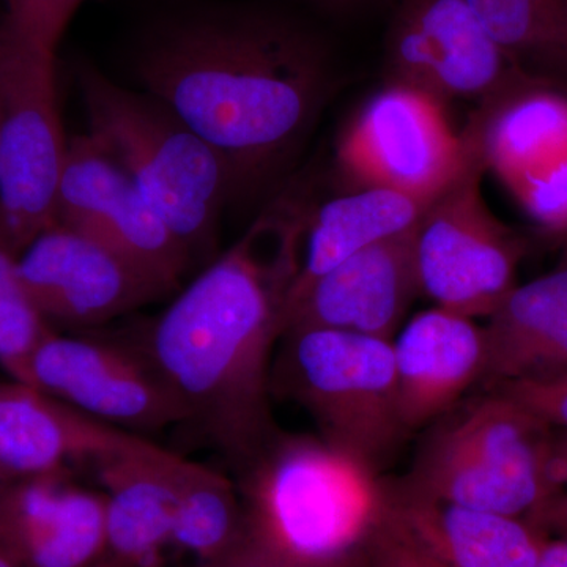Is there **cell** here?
Here are the masks:
<instances>
[{
	"label": "cell",
	"instance_id": "cell-29",
	"mask_svg": "<svg viewBox=\"0 0 567 567\" xmlns=\"http://www.w3.org/2000/svg\"><path fill=\"white\" fill-rule=\"evenodd\" d=\"M363 557L353 559V561H312L292 557V555L281 554L274 548L254 543L249 537H245L237 547L227 551L223 557L210 559V561L197 563L193 567H361Z\"/></svg>",
	"mask_w": 567,
	"mask_h": 567
},
{
	"label": "cell",
	"instance_id": "cell-20",
	"mask_svg": "<svg viewBox=\"0 0 567 567\" xmlns=\"http://www.w3.org/2000/svg\"><path fill=\"white\" fill-rule=\"evenodd\" d=\"M487 319L488 386L567 375V262L514 287Z\"/></svg>",
	"mask_w": 567,
	"mask_h": 567
},
{
	"label": "cell",
	"instance_id": "cell-14",
	"mask_svg": "<svg viewBox=\"0 0 567 567\" xmlns=\"http://www.w3.org/2000/svg\"><path fill=\"white\" fill-rule=\"evenodd\" d=\"M415 227L361 249L309 284L287 306L284 333L320 328L391 341L421 293Z\"/></svg>",
	"mask_w": 567,
	"mask_h": 567
},
{
	"label": "cell",
	"instance_id": "cell-1",
	"mask_svg": "<svg viewBox=\"0 0 567 567\" xmlns=\"http://www.w3.org/2000/svg\"><path fill=\"white\" fill-rule=\"evenodd\" d=\"M132 69L142 91L221 156L234 200L278 181L334 81L327 37L262 0H203L156 14L137 33Z\"/></svg>",
	"mask_w": 567,
	"mask_h": 567
},
{
	"label": "cell",
	"instance_id": "cell-3",
	"mask_svg": "<svg viewBox=\"0 0 567 567\" xmlns=\"http://www.w3.org/2000/svg\"><path fill=\"white\" fill-rule=\"evenodd\" d=\"M379 475L320 436L281 432L240 473L246 537L312 561L361 558L386 513Z\"/></svg>",
	"mask_w": 567,
	"mask_h": 567
},
{
	"label": "cell",
	"instance_id": "cell-19",
	"mask_svg": "<svg viewBox=\"0 0 567 567\" xmlns=\"http://www.w3.org/2000/svg\"><path fill=\"white\" fill-rule=\"evenodd\" d=\"M136 439L37 388L0 383V458L17 476L69 472L84 462L93 466Z\"/></svg>",
	"mask_w": 567,
	"mask_h": 567
},
{
	"label": "cell",
	"instance_id": "cell-33",
	"mask_svg": "<svg viewBox=\"0 0 567 567\" xmlns=\"http://www.w3.org/2000/svg\"><path fill=\"white\" fill-rule=\"evenodd\" d=\"M17 477L20 476L14 475V473L11 472L9 466L3 464L2 458H0V491H2L3 487L9 486L11 481L17 480Z\"/></svg>",
	"mask_w": 567,
	"mask_h": 567
},
{
	"label": "cell",
	"instance_id": "cell-27",
	"mask_svg": "<svg viewBox=\"0 0 567 567\" xmlns=\"http://www.w3.org/2000/svg\"><path fill=\"white\" fill-rule=\"evenodd\" d=\"M365 567H446L417 546L385 513L363 550Z\"/></svg>",
	"mask_w": 567,
	"mask_h": 567
},
{
	"label": "cell",
	"instance_id": "cell-11",
	"mask_svg": "<svg viewBox=\"0 0 567 567\" xmlns=\"http://www.w3.org/2000/svg\"><path fill=\"white\" fill-rule=\"evenodd\" d=\"M24 385L132 434L183 423L181 405L140 347L52 330L32 353Z\"/></svg>",
	"mask_w": 567,
	"mask_h": 567
},
{
	"label": "cell",
	"instance_id": "cell-25",
	"mask_svg": "<svg viewBox=\"0 0 567 567\" xmlns=\"http://www.w3.org/2000/svg\"><path fill=\"white\" fill-rule=\"evenodd\" d=\"M82 2L84 0H6L0 39L55 55Z\"/></svg>",
	"mask_w": 567,
	"mask_h": 567
},
{
	"label": "cell",
	"instance_id": "cell-24",
	"mask_svg": "<svg viewBox=\"0 0 567 567\" xmlns=\"http://www.w3.org/2000/svg\"><path fill=\"white\" fill-rule=\"evenodd\" d=\"M20 256L0 212V368L11 380L25 383L32 353L52 328L29 298Z\"/></svg>",
	"mask_w": 567,
	"mask_h": 567
},
{
	"label": "cell",
	"instance_id": "cell-4",
	"mask_svg": "<svg viewBox=\"0 0 567 567\" xmlns=\"http://www.w3.org/2000/svg\"><path fill=\"white\" fill-rule=\"evenodd\" d=\"M78 80L89 136L121 164L193 264L207 259L224 207L234 200L221 156L152 93L122 87L85 63Z\"/></svg>",
	"mask_w": 567,
	"mask_h": 567
},
{
	"label": "cell",
	"instance_id": "cell-21",
	"mask_svg": "<svg viewBox=\"0 0 567 567\" xmlns=\"http://www.w3.org/2000/svg\"><path fill=\"white\" fill-rule=\"evenodd\" d=\"M424 207L413 197L386 188L347 189L320 207L312 205L289 305L309 284L353 254L415 227Z\"/></svg>",
	"mask_w": 567,
	"mask_h": 567
},
{
	"label": "cell",
	"instance_id": "cell-17",
	"mask_svg": "<svg viewBox=\"0 0 567 567\" xmlns=\"http://www.w3.org/2000/svg\"><path fill=\"white\" fill-rule=\"evenodd\" d=\"M386 514L446 567H537L548 536L527 518L420 494L385 480Z\"/></svg>",
	"mask_w": 567,
	"mask_h": 567
},
{
	"label": "cell",
	"instance_id": "cell-23",
	"mask_svg": "<svg viewBox=\"0 0 567 567\" xmlns=\"http://www.w3.org/2000/svg\"><path fill=\"white\" fill-rule=\"evenodd\" d=\"M245 537L246 514L238 487L221 473L185 458L173 544L203 563L223 557Z\"/></svg>",
	"mask_w": 567,
	"mask_h": 567
},
{
	"label": "cell",
	"instance_id": "cell-13",
	"mask_svg": "<svg viewBox=\"0 0 567 567\" xmlns=\"http://www.w3.org/2000/svg\"><path fill=\"white\" fill-rule=\"evenodd\" d=\"M20 274L50 327H96L167 293L110 246L59 221L21 252Z\"/></svg>",
	"mask_w": 567,
	"mask_h": 567
},
{
	"label": "cell",
	"instance_id": "cell-35",
	"mask_svg": "<svg viewBox=\"0 0 567 567\" xmlns=\"http://www.w3.org/2000/svg\"><path fill=\"white\" fill-rule=\"evenodd\" d=\"M0 125H2V93H0Z\"/></svg>",
	"mask_w": 567,
	"mask_h": 567
},
{
	"label": "cell",
	"instance_id": "cell-30",
	"mask_svg": "<svg viewBox=\"0 0 567 567\" xmlns=\"http://www.w3.org/2000/svg\"><path fill=\"white\" fill-rule=\"evenodd\" d=\"M303 2L323 11V13L333 14V17H352V14L369 9L380 0H303Z\"/></svg>",
	"mask_w": 567,
	"mask_h": 567
},
{
	"label": "cell",
	"instance_id": "cell-6",
	"mask_svg": "<svg viewBox=\"0 0 567 567\" xmlns=\"http://www.w3.org/2000/svg\"><path fill=\"white\" fill-rule=\"evenodd\" d=\"M282 336L271 391L303 406L323 442L382 472L410 434L399 410L393 341L320 328Z\"/></svg>",
	"mask_w": 567,
	"mask_h": 567
},
{
	"label": "cell",
	"instance_id": "cell-22",
	"mask_svg": "<svg viewBox=\"0 0 567 567\" xmlns=\"http://www.w3.org/2000/svg\"><path fill=\"white\" fill-rule=\"evenodd\" d=\"M507 58L567 87V0H468Z\"/></svg>",
	"mask_w": 567,
	"mask_h": 567
},
{
	"label": "cell",
	"instance_id": "cell-26",
	"mask_svg": "<svg viewBox=\"0 0 567 567\" xmlns=\"http://www.w3.org/2000/svg\"><path fill=\"white\" fill-rule=\"evenodd\" d=\"M528 522L546 535L567 539V432H555L544 502Z\"/></svg>",
	"mask_w": 567,
	"mask_h": 567
},
{
	"label": "cell",
	"instance_id": "cell-9",
	"mask_svg": "<svg viewBox=\"0 0 567 567\" xmlns=\"http://www.w3.org/2000/svg\"><path fill=\"white\" fill-rule=\"evenodd\" d=\"M336 155L344 192L386 188L427 205L457 177L468 152L442 103L386 82L347 123Z\"/></svg>",
	"mask_w": 567,
	"mask_h": 567
},
{
	"label": "cell",
	"instance_id": "cell-7",
	"mask_svg": "<svg viewBox=\"0 0 567 567\" xmlns=\"http://www.w3.org/2000/svg\"><path fill=\"white\" fill-rule=\"evenodd\" d=\"M465 145V166L417 219L415 264L421 293L473 319L491 316L517 286L527 241L488 210L481 189L486 167Z\"/></svg>",
	"mask_w": 567,
	"mask_h": 567
},
{
	"label": "cell",
	"instance_id": "cell-32",
	"mask_svg": "<svg viewBox=\"0 0 567 567\" xmlns=\"http://www.w3.org/2000/svg\"><path fill=\"white\" fill-rule=\"evenodd\" d=\"M92 567H136L132 563L125 561V559L115 557V555L107 554L106 557L100 559L96 565Z\"/></svg>",
	"mask_w": 567,
	"mask_h": 567
},
{
	"label": "cell",
	"instance_id": "cell-34",
	"mask_svg": "<svg viewBox=\"0 0 567 567\" xmlns=\"http://www.w3.org/2000/svg\"><path fill=\"white\" fill-rule=\"evenodd\" d=\"M0 567H17L2 546H0Z\"/></svg>",
	"mask_w": 567,
	"mask_h": 567
},
{
	"label": "cell",
	"instance_id": "cell-15",
	"mask_svg": "<svg viewBox=\"0 0 567 567\" xmlns=\"http://www.w3.org/2000/svg\"><path fill=\"white\" fill-rule=\"evenodd\" d=\"M0 546L17 567H92L107 550L103 492L69 472L20 476L0 491Z\"/></svg>",
	"mask_w": 567,
	"mask_h": 567
},
{
	"label": "cell",
	"instance_id": "cell-36",
	"mask_svg": "<svg viewBox=\"0 0 567 567\" xmlns=\"http://www.w3.org/2000/svg\"><path fill=\"white\" fill-rule=\"evenodd\" d=\"M361 567H365L364 558H363V566H361Z\"/></svg>",
	"mask_w": 567,
	"mask_h": 567
},
{
	"label": "cell",
	"instance_id": "cell-2",
	"mask_svg": "<svg viewBox=\"0 0 567 567\" xmlns=\"http://www.w3.org/2000/svg\"><path fill=\"white\" fill-rule=\"evenodd\" d=\"M312 203L282 193L244 237L153 320L140 347L183 423L238 475L281 434L271 413V353L303 259Z\"/></svg>",
	"mask_w": 567,
	"mask_h": 567
},
{
	"label": "cell",
	"instance_id": "cell-10",
	"mask_svg": "<svg viewBox=\"0 0 567 567\" xmlns=\"http://www.w3.org/2000/svg\"><path fill=\"white\" fill-rule=\"evenodd\" d=\"M386 82L451 100L492 99L520 74L468 0H399L385 40Z\"/></svg>",
	"mask_w": 567,
	"mask_h": 567
},
{
	"label": "cell",
	"instance_id": "cell-8",
	"mask_svg": "<svg viewBox=\"0 0 567 567\" xmlns=\"http://www.w3.org/2000/svg\"><path fill=\"white\" fill-rule=\"evenodd\" d=\"M0 212L18 251L55 223L69 140L55 92V55L0 39Z\"/></svg>",
	"mask_w": 567,
	"mask_h": 567
},
{
	"label": "cell",
	"instance_id": "cell-12",
	"mask_svg": "<svg viewBox=\"0 0 567 567\" xmlns=\"http://www.w3.org/2000/svg\"><path fill=\"white\" fill-rule=\"evenodd\" d=\"M55 221L110 246L167 293L193 265L130 175L89 134L69 141Z\"/></svg>",
	"mask_w": 567,
	"mask_h": 567
},
{
	"label": "cell",
	"instance_id": "cell-18",
	"mask_svg": "<svg viewBox=\"0 0 567 567\" xmlns=\"http://www.w3.org/2000/svg\"><path fill=\"white\" fill-rule=\"evenodd\" d=\"M183 462L140 436L93 465L106 499L110 554L156 567L159 550L173 544Z\"/></svg>",
	"mask_w": 567,
	"mask_h": 567
},
{
	"label": "cell",
	"instance_id": "cell-28",
	"mask_svg": "<svg viewBox=\"0 0 567 567\" xmlns=\"http://www.w3.org/2000/svg\"><path fill=\"white\" fill-rule=\"evenodd\" d=\"M492 391L524 405L550 427L567 432V375L550 382L503 383Z\"/></svg>",
	"mask_w": 567,
	"mask_h": 567
},
{
	"label": "cell",
	"instance_id": "cell-5",
	"mask_svg": "<svg viewBox=\"0 0 567 567\" xmlns=\"http://www.w3.org/2000/svg\"><path fill=\"white\" fill-rule=\"evenodd\" d=\"M555 431L502 393L440 421L402 483L420 494L532 518L544 502Z\"/></svg>",
	"mask_w": 567,
	"mask_h": 567
},
{
	"label": "cell",
	"instance_id": "cell-31",
	"mask_svg": "<svg viewBox=\"0 0 567 567\" xmlns=\"http://www.w3.org/2000/svg\"><path fill=\"white\" fill-rule=\"evenodd\" d=\"M537 567H567V539H548Z\"/></svg>",
	"mask_w": 567,
	"mask_h": 567
},
{
	"label": "cell",
	"instance_id": "cell-16",
	"mask_svg": "<svg viewBox=\"0 0 567 567\" xmlns=\"http://www.w3.org/2000/svg\"><path fill=\"white\" fill-rule=\"evenodd\" d=\"M399 410L409 432L442 420L486 372V336L470 317L429 309L393 342Z\"/></svg>",
	"mask_w": 567,
	"mask_h": 567
}]
</instances>
